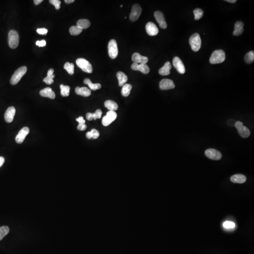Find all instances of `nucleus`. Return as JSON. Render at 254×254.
Wrapping results in <instances>:
<instances>
[{
  "mask_svg": "<svg viewBox=\"0 0 254 254\" xmlns=\"http://www.w3.org/2000/svg\"><path fill=\"white\" fill-rule=\"evenodd\" d=\"M116 75L119 81V85L123 86L128 81V77L124 73L122 72H118Z\"/></svg>",
  "mask_w": 254,
  "mask_h": 254,
  "instance_id": "5701e85b",
  "label": "nucleus"
},
{
  "mask_svg": "<svg viewBox=\"0 0 254 254\" xmlns=\"http://www.w3.org/2000/svg\"><path fill=\"white\" fill-rule=\"evenodd\" d=\"M132 69L135 71H139L143 73L144 74H148L150 72V68L146 64H137L134 63L131 65Z\"/></svg>",
  "mask_w": 254,
  "mask_h": 254,
  "instance_id": "9d476101",
  "label": "nucleus"
},
{
  "mask_svg": "<svg viewBox=\"0 0 254 254\" xmlns=\"http://www.w3.org/2000/svg\"><path fill=\"white\" fill-rule=\"evenodd\" d=\"M205 154L209 159L215 161L220 160L222 157V154L219 151L212 148L207 149L205 151Z\"/></svg>",
  "mask_w": 254,
  "mask_h": 254,
  "instance_id": "6e6552de",
  "label": "nucleus"
},
{
  "mask_svg": "<svg viewBox=\"0 0 254 254\" xmlns=\"http://www.w3.org/2000/svg\"><path fill=\"white\" fill-rule=\"evenodd\" d=\"M142 8L139 4H135L132 8V11L129 15V19L132 22L136 21L139 19L142 13Z\"/></svg>",
  "mask_w": 254,
  "mask_h": 254,
  "instance_id": "0eeeda50",
  "label": "nucleus"
},
{
  "mask_svg": "<svg viewBox=\"0 0 254 254\" xmlns=\"http://www.w3.org/2000/svg\"><path fill=\"white\" fill-rule=\"evenodd\" d=\"M5 162V159L3 157L0 156V168L3 166Z\"/></svg>",
  "mask_w": 254,
  "mask_h": 254,
  "instance_id": "8fccbe9b",
  "label": "nucleus"
},
{
  "mask_svg": "<svg viewBox=\"0 0 254 254\" xmlns=\"http://www.w3.org/2000/svg\"><path fill=\"white\" fill-rule=\"evenodd\" d=\"M29 129L28 127H25L22 128L16 137V142L18 144L22 143L26 136L29 133Z\"/></svg>",
  "mask_w": 254,
  "mask_h": 254,
  "instance_id": "4468645a",
  "label": "nucleus"
},
{
  "mask_svg": "<svg viewBox=\"0 0 254 254\" xmlns=\"http://www.w3.org/2000/svg\"><path fill=\"white\" fill-rule=\"evenodd\" d=\"M189 43L193 51L195 52L199 51L202 45V40L199 34L198 33L193 34L189 39Z\"/></svg>",
  "mask_w": 254,
  "mask_h": 254,
  "instance_id": "20e7f679",
  "label": "nucleus"
},
{
  "mask_svg": "<svg viewBox=\"0 0 254 254\" xmlns=\"http://www.w3.org/2000/svg\"><path fill=\"white\" fill-rule=\"evenodd\" d=\"M74 0H65L64 2L67 4H69L71 3H74Z\"/></svg>",
  "mask_w": 254,
  "mask_h": 254,
  "instance_id": "603ef678",
  "label": "nucleus"
},
{
  "mask_svg": "<svg viewBox=\"0 0 254 254\" xmlns=\"http://www.w3.org/2000/svg\"><path fill=\"white\" fill-rule=\"evenodd\" d=\"M172 68V66L170 62H166L163 67L161 68H160L159 71V73L161 75H169L171 73L170 70Z\"/></svg>",
  "mask_w": 254,
  "mask_h": 254,
  "instance_id": "412c9836",
  "label": "nucleus"
},
{
  "mask_svg": "<svg viewBox=\"0 0 254 254\" xmlns=\"http://www.w3.org/2000/svg\"><path fill=\"white\" fill-rule=\"evenodd\" d=\"M33 1H34V3H35V5H39L40 4H41L42 2L43 1H42V0H35Z\"/></svg>",
  "mask_w": 254,
  "mask_h": 254,
  "instance_id": "3c124183",
  "label": "nucleus"
},
{
  "mask_svg": "<svg viewBox=\"0 0 254 254\" xmlns=\"http://www.w3.org/2000/svg\"><path fill=\"white\" fill-rule=\"evenodd\" d=\"M84 83L85 84H87L90 89L93 91H96L99 90L101 88V85L99 83H92L91 80L88 78H86L84 80Z\"/></svg>",
  "mask_w": 254,
  "mask_h": 254,
  "instance_id": "a878e982",
  "label": "nucleus"
},
{
  "mask_svg": "<svg viewBox=\"0 0 254 254\" xmlns=\"http://www.w3.org/2000/svg\"><path fill=\"white\" fill-rule=\"evenodd\" d=\"M8 45L11 49H16L19 44V37L18 33L15 30H11L8 33Z\"/></svg>",
  "mask_w": 254,
  "mask_h": 254,
  "instance_id": "7ed1b4c3",
  "label": "nucleus"
},
{
  "mask_svg": "<svg viewBox=\"0 0 254 254\" xmlns=\"http://www.w3.org/2000/svg\"><path fill=\"white\" fill-rule=\"evenodd\" d=\"M77 25V26H79L82 29H85L88 28L91 26V22L88 19H80L78 21Z\"/></svg>",
  "mask_w": 254,
  "mask_h": 254,
  "instance_id": "cd10ccee",
  "label": "nucleus"
},
{
  "mask_svg": "<svg viewBox=\"0 0 254 254\" xmlns=\"http://www.w3.org/2000/svg\"><path fill=\"white\" fill-rule=\"evenodd\" d=\"M48 30L45 28H38L37 29V32L40 35H46L47 33H48Z\"/></svg>",
  "mask_w": 254,
  "mask_h": 254,
  "instance_id": "ea45409f",
  "label": "nucleus"
},
{
  "mask_svg": "<svg viewBox=\"0 0 254 254\" xmlns=\"http://www.w3.org/2000/svg\"><path fill=\"white\" fill-rule=\"evenodd\" d=\"M244 24L242 22H236L234 25V30L233 32V35L235 36H239L241 35L244 31Z\"/></svg>",
  "mask_w": 254,
  "mask_h": 254,
  "instance_id": "6ab92c4d",
  "label": "nucleus"
},
{
  "mask_svg": "<svg viewBox=\"0 0 254 254\" xmlns=\"http://www.w3.org/2000/svg\"><path fill=\"white\" fill-rule=\"evenodd\" d=\"M108 50L109 55L111 59H116L118 55V49L117 42L115 40L112 39L109 41Z\"/></svg>",
  "mask_w": 254,
  "mask_h": 254,
  "instance_id": "423d86ee",
  "label": "nucleus"
},
{
  "mask_svg": "<svg viewBox=\"0 0 254 254\" xmlns=\"http://www.w3.org/2000/svg\"><path fill=\"white\" fill-rule=\"evenodd\" d=\"M10 231V229L7 226L0 227V241L3 240L6 235H7Z\"/></svg>",
  "mask_w": 254,
  "mask_h": 254,
  "instance_id": "473e14b6",
  "label": "nucleus"
},
{
  "mask_svg": "<svg viewBox=\"0 0 254 254\" xmlns=\"http://www.w3.org/2000/svg\"><path fill=\"white\" fill-rule=\"evenodd\" d=\"M121 8L122 7V5H121Z\"/></svg>",
  "mask_w": 254,
  "mask_h": 254,
  "instance_id": "5fc2aeb1",
  "label": "nucleus"
},
{
  "mask_svg": "<svg viewBox=\"0 0 254 254\" xmlns=\"http://www.w3.org/2000/svg\"><path fill=\"white\" fill-rule=\"evenodd\" d=\"M36 45L39 47H44L46 45V42L45 40H42V41H37L36 42Z\"/></svg>",
  "mask_w": 254,
  "mask_h": 254,
  "instance_id": "79ce46f5",
  "label": "nucleus"
},
{
  "mask_svg": "<svg viewBox=\"0 0 254 254\" xmlns=\"http://www.w3.org/2000/svg\"><path fill=\"white\" fill-rule=\"evenodd\" d=\"M50 3L55 6L56 10H59L60 8L61 1L59 0H50Z\"/></svg>",
  "mask_w": 254,
  "mask_h": 254,
  "instance_id": "e433bc0d",
  "label": "nucleus"
},
{
  "mask_svg": "<svg viewBox=\"0 0 254 254\" xmlns=\"http://www.w3.org/2000/svg\"><path fill=\"white\" fill-rule=\"evenodd\" d=\"M86 137H87L88 139H92V137H93V134H92V132L91 131L88 132L86 133Z\"/></svg>",
  "mask_w": 254,
  "mask_h": 254,
  "instance_id": "de8ad7c7",
  "label": "nucleus"
},
{
  "mask_svg": "<svg viewBox=\"0 0 254 254\" xmlns=\"http://www.w3.org/2000/svg\"><path fill=\"white\" fill-rule=\"evenodd\" d=\"M225 1H227V2H228V3L233 4V3H236L237 1H236V0H226Z\"/></svg>",
  "mask_w": 254,
  "mask_h": 254,
  "instance_id": "864d4df0",
  "label": "nucleus"
},
{
  "mask_svg": "<svg viewBox=\"0 0 254 254\" xmlns=\"http://www.w3.org/2000/svg\"><path fill=\"white\" fill-rule=\"evenodd\" d=\"M86 118L88 121H92L93 119H97V116L96 115L95 113H91V112H88L86 115Z\"/></svg>",
  "mask_w": 254,
  "mask_h": 254,
  "instance_id": "4c0bfd02",
  "label": "nucleus"
},
{
  "mask_svg": "<svg viewBox=\"0 0 254 254\" xmlns=\"http://www.w3.org/2000/svg\"><path fill=\"white\" fill-rule=\"evenodd\" d=\"M93 134V137L92 139H98V137L99 136V133L98 130H96V129H92V130H91Z\"/></svg>",
  "mask_w": 254,
  "mask_h": 254,
  "instance_id": "a19ab883",
  "label": "nucleus"
},
{
  "mask_svg": "<svg viewBox=\"0 0 254 254\" xmlns=\"http://www.w3.org/2000/svg\"><path fill=\"white\" fill-rule=\"evenodd\" d=\"M64 68L70 75H73L74 74V64L66 62L64 64Z\"/></svg>",
  "mask_w": 254,
  "mask_h": 254,
  "instance_id": "c756f323",
  "label": "nucleus"
},
{
  "mask_svg": "<svg viewBox=\"0 0 254 254\" xmlns=\"http://www.w3.org/2000/svg\"><path fill=\"white\" fill-rule=\"evenodd\" d=\"M159 87L161 90H168L175 88V85L172 80L164 79L159 83Z\"/></svg>",
  "mask_w": 254,
  "mask_h": 254,
  "instance_id": "ddd939ff",
  "label": "nucleus"
},
{
  "mask_svg": "<svg viewBox=\"0 0 254 254\" xmlns=\"http://www.w3.org/2000/svg\"><path fill=\"white\" fill-rule=\"evenodd\" d=\"M60 88L61 90V95L63 97H68V96L69 95L70 90V87L69 86L61 84L60 86Z\"/></svg>",
  "mask_w": 254,
  "mask_h": 254,
  "instance_id": "c85d7f7f",
  "label": "nucleus"
},
{
  "mask_svg": "<svg viewBox=\"0 0 254 254\" xmlns=\"http://www.w3.org/2000/svg\"><path fill=\"white\" fill-rule=\"evenodd\" d=\"M131 89H132L131 85L129 84H125L122 86V91H121L122 95L123 96V97H128L130 94Z\"/></svg>",
  "mask_w": 254,
  "mask_h": 254,
  "instance_id": "bb28decb",
  "label": "nucleus"
},
{
  "mask_svg": "<svg viewBox=\"0 0 254 254\" xmlns=\"http://www.w3.org/2000/svg\"><path fill=\"white\" fill-rule=\"evenodd\" d=\"M40 94L43 97L49 98L51 99H54L56 98L55 92L50 88H46L40 91Z\"/></svg>",
  "mask_w": 254,
  "mask_h": 254,
  "instance_id": "f3484780",
  "label": "nucleus"
},
{
  "mask_svg": "<svg viewBox=\"0 0 254 254\" xmlns=\"http://www.w3.org/2000/svg\"><path fill=\"white\" fill-rule=\"evenodd\" d=\"M173 66L177 69L178 72L181 74H184L185 72V68L182 61L178 57H175L173 59Z\"/></svg>",
  "mask_w": 254,
  "mask_h": 254,
  "instance_id": "1a4fd4ad",
  "label": "nucleus"
},
{
  "mask_svg": "<svg viewBox=\"0 0 254 254\" xmlns=\"http://www.w3.org/2000/svg\"><path fill=\"white\" fill-rule=\"evenodd\" d=\"M54 71L53 69H50L48 71L47 76L43 79V81L47 84L50 85L54 82L53 78L55 77V75L53 74Z\"/></svg>",
  "mask_w": 254,
  "mask_h": 254,
  "instance_id": "b1692460",
  "label": "nucleus"
},
{
  "mask_svg": "<svg viewBox=\"0 0 254 254\" xmlns=\"http://www.w3.org/2000/svg\"><path fill=\"white\" fill-rule=\"evenodd\" d=\"M104 105L109 111H115L118 109V105L117 103L112 100H106Z\"/></svg>",
  "mask_w": 254,
  "mask_h": 254,
  "instance_id": "393cba45",
  "label": "nucleus"
},
{
  "mask_svg": "<svg viewBox=\"0 0 254 254\" xmlns=\"http://www.w3.org/2000/svg\"><path fill=\"white\" fill-rule=\"evenodd\" d=\"M16 113V109L14 107L11 106L7 109L4 115L5 121L8 123H11L13 121Z\"/></svg>",
  "mask_w": 254,
  "mask_h": 254,
  "instance_id": "2eb2a0df",
  "label": "nucleus"
},
{
  "mask_svg": "<svg viewBox=\"0 0 254 254\" xmlns=\"http://www.w3.org/2000/svg\"><path fill=\"white\" fill-rule=\"evenodd\" d=\"M254 60V52L250 51L247 53L245 56V61L248 64H250Z\"/></svg>",
  "mask_w": 254,
  "mask_h": 254,
  "instance_id": "2f4dec72",
  "label": "nucleus"
},
{
  "mask_svg": "<svg viewBox=\"0 0 254 254\" xmlns=\"http://www.w3.org/2000/svg\"><path fill=\"white\" fill-rule=\"evenodd\" d=\"M132 60L134 63L137 64H146L148 61V57L143 56L139 53H134L132 56Z\"/></svg>",
  "mask_w": 254,
  "mask_h": 254,
  "instance_id": "dca6fc26",
  "label": "nucleus"
},
{
  "mask_svg": "<svg viewBox=\"0 0 254 254\" xmlns=\"http://www.w3.org/2000/svg\"><path fill=\"white\" fill-rule=\"evenodd\" d=\"M75 91L77 94L82 96L83 97H88L91 95V90L88 89V88L85 87L81 88L77 87L75 88Z\"/></svg>",
  "mask_w": 254,
  "mask_h": 254,
  "instance_id": "4be33fe9",
  "label": "nucleus"
},
{
  "mask_svg": "<svg viewBox=\"0 0 254 254\" xmlns=\"http://www.w3.org/2000/svg\"><path fill=\"white\" fill-rule=\"evenodd\" d=\"M154 16L160 27L162 29L167 28V24L163 13L160 11H156L154 12Z\"/></svg>",
  "mask_w": 254,
  "mask_h": 254,
  "instance_id": "9b49d317",
  "label": "nucleus"
},
{
  "mask_svg": "<svg viewBox=\"0 0 254 254\" xmlns=\"http://www.w3.org/2000/svg\"><path fill=\"white\" fill-rule=\"evenodd\" d=\"M78 67H80L84 72L91 74L93 72L92 66L88 60L82 58L78 59L76 61Z\"/></svg>",
  "mask_w": 254,
  "mask_h": 254,
  "instance_id": "39448f33",
  "label": "nucleus"
},
{
  "mask_svg": "<svg viewBox=\"0 0 254 254\" xmlns=\"http://www.w3.org/2000/svg\"><path fill=\"white\" fill-rule=\"evenodd\" d=\"M238 132L240 136L243 138L246 139L249 137L250 135V132L247 127L241 125L237 128Z\"/></svg>",
  "mask_w": 254,
  "mask_h": 254,
  "instance_id": "aec40b11",
  "label": "nucleus"
},
{
  "mask_svg": "<svg viewBox=\"0 0 254 254\" xmlns=\"http://www.w3.org/2000/svg\"><path fill=\"white\" fill-rule=\"evenodd\" d=\"M193 14L195 15V19L196 21H198L203 17L204 12L200 8H196L193 11Z\"/></svg>",
  "mask_w": 254,
  "mask_h": 254,
  "instance_id": "72a5a7b5",
  "label": "nucleus"
},
{
  "mask_svg": "<svg viewBox=\"0 0 254 254\" xmlns=\"http://www.w3.org/2000/svg\"><path fill=\"white\" fill-rule=\"evenodd\" d=\"M27 67L25 66L21 67L15 72L14 74L12 75L10 80V82L12 85H15L18 83L22 77L27 72Z\"/></svg>",
  "mask_w": 254,
  "mask_h": 254,
  "instance_id": "f03ea898",
  "label": "nucleus"
},
{
  "mask_svg": "<svg viewBox=\"0 0 254 254\" xmlns=\"http://www.w3.org/2000/svg\"><path fill=\"white\" fill-rule=\"evenodd\" d=\"M95 113L96 115L97 119H100V118H101L102 115V112L101 110H100V109H98V110L96 111Z\"/></svg>",
  "mask_w": 254,
  "mask_h": 254,
  "instance_id": "a18cd8bd",
  "label": "nucleus"
},
{
  "mask_svg": "<svg viewBox=\"0 0 254 254\" xmlns=\"http://www.w3.org/2000/svg\"><path fill=\"white\" fill-rule=\"evenodd\" d=\"M102 124H103L104 126H108L109 125L112 123L111 121L108 119V118L107 117L106 115L105 116L103 117V119H102Z\"/></svg>",
  "mask_w": 254,
  "mask_h": 254,
  "instance_id": "58836bf2",
  "label": "nucleus"
},
{
  "mask_svg": "<svg viewBox=\"0 0 254 254\" xmlns=\"http://www.w3.org/2000/svg\"><path fill=\"white\" fill-rule=\"evenodd\" d=\"M146 30L147 33L150 36H155L159 33V29L154 23L149 22L146 26Z\"/></svg>",
  "mask_w": 254,
  "mask_h": 254,
  "instance_id": "f8f14e48",
  "label": "nucleus"
},
{
  "mask_svg": "<svg viewBox=\"0 0 254 254\" xmlns=\"http://www.w3.org/2000/svg\"><path fill=\"white\" fill-rule=\"evenodd\" d=\"M82 29L77 25L71 26L69 29L70 33L73 35H80V33L82 32Z\"/></svg>",
  "mask_w": 254,
  "mask_h": 254,
  "instance_id": "7c9ffc66",
  "label": "nucleus"
},
{
  "mask_svg": "<svg viewBox=\"0 0 254 254\" xmlns=\"http://www.w3.org/2000/svg\"><path fill=\"white\" fill-rule=\"evenodd\" d=\"M230 180L233 183L243 184L246 181L247 178L245 175L239 174L232 175L231 177Z\"/></svg>",
  "mask_w": 254,
  "mask_h": 254,
  "instance_id": "a211bd4d",
  "label": "nucleus"
},
{
  "mask_svg": "<svg viewBox=\"0 0 254 254\" xmlns=\"http://www.w3.org/2000/svg\"><path fill=\"white\" fill-rule=\"evenodd\" d=\"M241 125H243V123L242 122H240V121H237V122H236L234 126L235 127L236 129H237L238 127Z\"/></svg>",
  "mask_w": 254,
  "mask_h": 254,
  "instance_id": "09e8293b",
  "label": "nucleus"
},
{
  "mask_svg": "<svg viewBox=\"0 0 254 254\" xmlns=\"http://www.w3.org/2000/svg\"><path fill=\"white\" fill-rule=\"evenodd\" d=\"M226 59V53L222 50H216L210 57L209 61L212 64L222 63Z\"/></svg>",
  "mask_w": 254,
  "mask_h": 254,
  "instance_id": "f257e3e1",
  "label": "nucleus"
},
{
  "mask_svg": "<svg viewBox=\"0 0 254 254\" xmlns=\"http://www.w3.org/2000/svg\"><path fill=\"white\" fill-rule=\"evenodd\" d=\"M235 224L233 222H231V221H226L223 224V226L226 229L233 228L235 227Z\"/></svg>",
  "mask_w": 254,
  "mask_h": 254,
  "instance_id": "c9c22d12",
  "label": "nucleus"
},
{
  "mask_svg": "<svg viewBox=\"0 0 254 254\" xmlns=\"http://www.w3.org/2000/svg\"><path fill=\"white\" fill-rule=\"evenodd\" d=\"M77 129L79 130L83 131L87 129V126L85 124H79V125L78 126Z\"/></svg>",
  "mask_w": 254,
  "mask_h": 254,
  "instance_id": "c03bdc74",
  "label": "nucleus"
},
{
  "mask_svg": "<svg viewBox=\"0 0 254 254\" xmlns=\"http://www.w3.org/2000/svg\"><path fill=\"white\" fill-rule=\"evenodd\" d=\"M235 123H236V122L233 120H230L227 122L228 125L231 127H233L235 125Z\"/></svg>",
  "mask_w": 254,
  "mask_h": 254,
  "instance_id": "49530a36",
  "label": "nucleus"
},
{
  "mask_svg": "<svg viewBox=\"0 0 254 254\" xmlns=\"http://www.w3.org/2000/svg\"><path fill=\"white\" fill-rule=\"evenodd\" d=\"M106 116L112 123L117 118V113L115 111H109L106 113Z\"/></svg>",
  "mask_w": 254,
  "mask_h": 254,
  "instance_id": "f704fd0d",
  "label": "nucleus"
},
{
  "mask_svg": "<svg viewBox=\"0 0 254 254\" xmlns=\"http://www.w3.org/2000/svg\"><path fill=\"white\" fill-rule=\"evenodd\" d=\"M76 121L79 122V124H85V121L84 120L83 117L80 116L78 118H77Z\"/></svg>",
  "mask_w": 254,
  "mask_h": 254,
  "instance_id": "37998d69",
  "label": "nucleus"
}]
</instances>
